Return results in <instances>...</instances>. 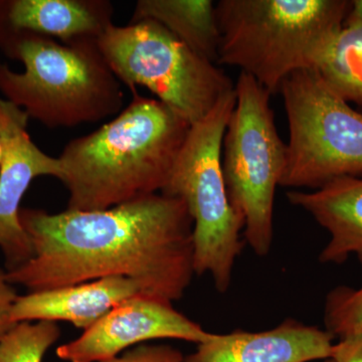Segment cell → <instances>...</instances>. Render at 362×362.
<instances>
[{"label":"cell","instance_id":"cell-1","mask_svg":"<svg viewBox=\"0 0 362 362\" xmlns=\"http://www.w3.org/2000/svg\"><path fill=\"white\" fill-rule=\"evenodd\" d=\"M33 258L7 272L30 292L125 277L173 303L194 277V221L185 202L154 194L101 211L21 209Z\"/></svg>","mask_w":362,"mask_h":362},{"label":"cell","instance_id":"cell-2","mask_svg":"<svg viewBox=\"0 0 362 362\" xmlns=\"http://www.w3.org/2000/svg\"><path fill=\"white\" fill-rule=\"evenodd\" d=\"M132 92L125 110L59 156L70 211H101L163 189L190 125L159 100Z\"/></svg>","mask_w":362,"mask_h":362},{"label":"cell","instance_id":"cell-3","mask_svg":"<svg viewBox=\"0 0 362 362\" xmlns=\"http://www.w3.org/2000/svg\"><path fill=\"white\" fill-rule=\"evenodd\" d=\"M0 51L21 62L0 64L2 98L49 128L95 123L122 111L124 94L98 40L64 44L33 33L0 35Z\"/></svg>","mask_w":362,"mask_h":362},{"label":"cell","instance_id":"cell-4","mask_svg":"<svg viewBox=\"0 0 362 362\" xmlns=\"http://www.w3.org/2000/svg\"><path fill=\"white\" fill-rule=\"evenodd\" d=\"M349 8L345 0H221L216 64L238 66L276 94L295 71L318 68Z\"/></svg>","mask_w":362,"mask_h":362},{"label":"cell","instance_id":"cell-5","mask_svg":"<svg viewBox=\"0 0 362 362\" xmlns=\"http://www.w3.org/2000/svg\"><path fill=\"white\" fill-rule=\"evenodd\" d=\"M235 100V88L192 125L160 192L185 202L194 221V273L211 275L221 293L228 291L244 246V225L228 199L221 166L223 137Z\"/></svg>","mask_w":362,"mask_h":362},{"label":"cell","instance_id":"cell-6","mask_svg":"<svg viewBox=\"0 0 362 362\" xmlns=\"http://www.w3.org/2000/svg\"><path fill=\"white\" fill-rule=\"evenodd\" d=\"M121 84L147 88L190 125L209 113L235 85L216 64L195 54L160 23L112 25L98 40Z\"/></svg>","mask_w":362,"mask_h":362},{"label":"cell","instance_id":"cell-7","mask_svg":"<svg viewBox=\"0 0 362 362\" xmlns=\"http://www.w3.org/2000/svg\"><path fill=\"white\" fill-rule=\"evenodd\" d=\"M235 88L237 100L221 152L223 178L247 242L256 255L265 257L273 243L274 202L287 144L276 127L270 93L243 71Z\"/></svg>","mask_w":362,"mask_h":362},{"label":"cell","instance_id":"cell-8","mask_svg":"<svg viewBox=\"0 0 362 362\" xmlns=\"http://www.w3.org/2000/svg\"><path fill=\"white\" fill-rule=\"evenodd\" d=\"M279 92L289 126L280 187L318 189L337 178L362 176V113L315 69L295 71Z\"/></svg>","mask_w":362,"mask_h":362},{"label":"cell","instance_id":"cell-9","mask_svg":"<svg viewBox=\"0 0 362 362\" xmlns=\"http://www.w3.org/2000/svg\"><path fill=\"white\" fill-rule=\"evenodd\" d=\"M213 333L156 298L131 297L116 305L77 339L61 345L57 356L66 362H101L156 339H180L197 344Z\"/></svg>","mask_w":362,"mask_h":362},{"label":"cell","instance_id":"cell-10","mask_svg":"<svg viewBox=\"0 0 362 362\" xmlns=\"http://www.w3.org/2000/svg\"><path fill=\"white\" fill-rule=\"evenodd\" d=\"M30 117L0 96V136L4 156L0 163V250L6 271L25 265L33 247L21 223V201L33 181L40 176L61 178L59 157L45 154L28 132Z\"/></svg>","mask_w":362,"mask_h":362},{"label":"cell","instance_id":"cell-11","mask_svg":"<svg viewBox=\"0 0 362 362\" xmlns=\"http://www.w3.org/2000/svg\"><path fill=\"white\" fill-rule=\"evenodd\" d=\"M333 337L327 330L287 320L262 332L235 331L211 335L185 362H309L330 359Z\"/></svg>","mask_w":362,"mask_h":362},{"label":"cell","instance_id":"cell-12","mask_svg":"<svg viewBox=\"0 0 362 362\" xmlns=\"http://www.w3.org/2000/svg\"><path fill=\"white\" fill-rule=\"evenodd\" d=\"M113 16L108 0H0V35L33 33L64 44L99 40Z\"/></svg>","mask_w":362,"mask_h":362},{"label":"cell","instance_id":"cell-13","mask_svg":"<svg viewBox=\"0 0 362 362\" xmlns=\"http://www.w3.org/2000/svg\"><path fill=\"white\" fill-rule=\"evenodd\" d=\"M138 295H141L139 286L125 277L102 278L56 289L30 292L16 298L11 320L16 324L66 321L86 331L116 305Z\"/></svg>","mask_w":362,"mask_h":362},{"label":"cell","instance_id":"cell-14","mask_svg":"<svg viewBox=\"0 0 362 362\" xmlns=\"http://www.w3.org/2000/svg\"><path fill=\"white\" fill-rule=\"evenodd\" d=\"M287 199L329 233L322 263L342 264L352 254L362 262V176L337 178L313 192L291 190Z\"/></svg>","mask_w":362,"mask_h":362},{"label":"cell","instance_id":"cell-15","mask_svg":"<svg viewBox=\"0 0 362 362\" xmlns=\"http://www.w3.org/2000/svg\"><path fill=\"white\" fill-rule=\"evenodd\" d=\"M150 20L160 23L195 54L218 62L220 32L216 4L211 0H139L130 23Z\"/></svg>","mask_w":362,"mask_h":362},{"label":"cell","instance_id":"cell-16","mask_svg":"<svg viewBox=\"0 0 362 362\" xmlns=\"http://www.w3.org/2000/svg\"><path fill=\"white\" fill-rule=\"evenodd\" d=\"M315 70L345 101L362 107V25H343Z\"/></svg>","mask_w":362,"mask_h":362},{"label":"cell","instance_id":"cell-17","mask_svg":"<svg viewBox=\"0 0 362 362\" xmlns=\"http://www.w3.org/2000/svg\"><path fill=\"white\" fill-rule=\"evenodd\" d=\"M59 337L57 322L18 323L0 338V362H42Z\"/></svg>","mask_w":362,"mask_h":362},{"label":"cell","instance_id":"cell-18","mask_svg":"<svg viewBox=\"0 0 362 362\" xmlns=\"http://www.w3.org/2000/svg\"><path fill=\"white\" fill-rule=\"evenodd\" d=\"M326 330L333 337L362 334V287H338L328 295L325 305Z\"/></svg>","mask_w":362,"mask_h":362},{"label":"cell","instance_id":"cell-19","mask_svg":"<svg viewBox=\"0 0 362 362\" xmlns=\"http://www.w3.org/2000/svg\"><path fill=\"white\" fill-rule=\"evenodd\" d=\"M185 359L180 350L168 345L140 344L101 362H185Z\"/></svg>","mask_w":362,"mask_h":362},{"label":"cell","instance_id":"cell-20","mask_svg":"<svg viewBox=\"0 0 362 362\" xmlns=\"http://www.w3.org/2000/svg\"><path fill=\"white\" fill-rule=\"evenodd\" d=\"M13 286L7 278V272L0 268V338L16 325L11 320V310L18 297Z\"/></svg>","mask_w":362,"mask_h":362},{"label":"cell","instance_id":"cell-21","mask_svg":"<svg viewBox=\"0 0 362 362\" xmlns=\"http://www.w3.org/2000/svg\"><path fill=\"white\" fill-rule=\"evenodd\" d=\"M330 359L334 362H362V334L340 339L333 345Z\"/></svg>","mask_w":362,"mask_h":362},{"label":"cell","instance_id":"cell-22","mask_svg":"<svg viewBox=\"0 0 362 362\" xmlns=\"http://www.w3.org/2000/svg\"><path fill=\"white\" fill-rule=\"evenodd\" d=\"M362 25V0L350 1V8L343 25Z\"/></svg>","mask_w":362,"mask_h":362},{"label":"cell","instance_id":"cell-23","mask_svg":"<svg viewBox=\"0 0 362 362\" xmlns=\"http://www.w3.org/2000/svg\"><path fill=\"white\" fill-rule=\"evenodd\" d=\"M4 156V142H2L1 136H0V163L2 162Z\"/></svg>","mask_w":362,"mask_h":362},{"label":"cell","instance_id":"cell-24","mask_svg":"<svg viewBox=\"0 0 362 362\" xmlns=\"http://www.w3.org/2000/svg\"><path fill=\"white\" fill-rule=\"evenodd\" d=\"M324 362H334V361H331V359H326V361H324Z\"/></svg>","mask_w":362,"mask_h":362}]
</instances>
